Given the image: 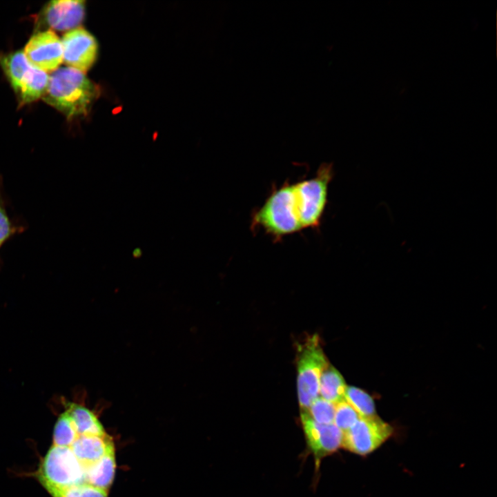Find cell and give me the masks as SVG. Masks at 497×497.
<instances>
[{"label":"cell","mask_w":497,"mask_h":497,"mask_svg":"<svg viewBox=\"0 0 497 497\" xmlns=\"http://www.w3.org/2000/svg\"><path fill=\"white\" fill-rule=\"evenodd\" d=\"M99 95V87L85 73L66 66L52 72L42 99L67 118L73 119L86 115Z\"/></svg>","instance_id":"cell-1"},{"label":"cell","mask_w":497,"mask_h":497,"mask_svg":"<svg viewBox=\"0 0 497 497\" xmlns=\"http://www.w3.org/2000/svg\"><path fill=\"white\" fill-rule=\"evenodd\" d=\"M251 226L260 228L275 239L302 230L293 184L275 188L264 203L252 215Z\"/></svg>","instance_id":"cell-2"},{"label":"cell","mask_w":497,"mask_h":497,"mask_svg":"<svg viewBox=\"0 0 497 497\" xmlns=\"http://www.w3.org/2000/svg\"><path fill=\"white\" fill-rule=\"evenodd\" d=\"M297 387L300 412H306L319 397L320 378L329 364L317 334L306 337L297 347Z\"/></svg>","instance_id":"cell-3"},{"label":"cell","mask_w":497,"mask_h":497,"mask_svg":"<svg viewBox=\"0 0 497 497\" xmlns=\"http://www.w3.org/2000/svg\"><path fill=\"white\" fill-rule=\"evenodd\" d=\"M333 176L332 164L324 163L319 166L315 176L293 184L302 229L320 225L327 204L329 184Z\"/></svg>","instance_id":"cell-4"},{"label":"cell","mask_w":497,"mask_h":497,"mask_svg":"<svg viewBox=\"0 0 497 497\" xmlns=\"http://www.w3.org/2000/svg\"><path fill=\"white\" fill-rule=\"evenodd\" d=\"M37 477L44 486L68 487L85 483V472L70 447L52 445L43 458Z\"/></svg>","instance_id":"cell-5"},{"label":"cell","mask_w":497,"mask_h":497,"mask_svg":"<svg viewBox=\"0 0 497 497\" xmlns=\"http://www.w3.org/2000/svg\"><path fill=\"white\" fill-rule=\"evenodd\" d=\"M393 427L378 416L360 417L347 431L343 432L342 447L360 456L374 451L392 435Z\"/></svg>","instance_id":"cell-6"},{"label":"cell","mask_w":497,"mask_h":497,"mask_svg":"<svg viewBox=\"0 0 497 497\" xmlns=\"http://www.w3.org/2000/svg\"><path fill=\"white\" fill-rule=\"evenodd\" d=\"M63 61L84 73L93 66L99 46L95 37L84 28L67 32L62 37Z\"/></svg>","instance_id":"cell-7"},{"label":"cell","mask_w":497,"mask_h":497,"mask_svg":"<svg viewBox=\"0 0 497 497\" xmlns=\"http://www.w3.org/2000/svg\"><path fill=\"white\" fill-rule=\"evenodd\" d=\"M23 53L28 62L44 72H54L63 61L61 41L52 30L33 35L26 45Z\"/></svg>","instance_id":"cell-8"},{"label":"cell","mask_w":497,"mask_h":497,"mask_svg":"<svg viewBox=\"0 0 497 497\" xmlns=\"http://www.w3.org/2000/svg\"><path fill=\"white\" fill-rule=\"evenodd\" d=\"M300 419L307 446L317 465L323 458L342 447L343 432L333 423H317L306 412H300Z\"/></svg>","instance_id":"cell-9"},{"label":"cell","mask_w":497,"mask_h":497,"mask_svg":"<svg viewBox=\"0 0 497 497\" xmlns=\"http://www.w3.org/2000/svg\"><path fill=\"white\" fill-rule=\"evenodd\" d=\"M85 17L84 1L55 0L48 2L38 16L39 26L58 31L71 30L79 26Z\"/></svg>","instance_id":"cell-10"},{"label":"cell","mask_w":497,"mask_h":497,"mask_svg":"<svg viewBox=\"0 0 497 497\" xmlns=\"http://www.w3.org/2000/svg\"><path fill=\"white\" fill-rule=\"evenodd\" d=\"M70 448L84 469L115 451L113 441L107 433L79 435Z\"/></svg>","instance_id":"cell-11"},{"label":"cell","mask_w":497,"mask_h":497,"mask_svg":"<svg viewBox=\"0 0 497 497\" xmlns=\"http://www.w3.org/2000/svg\"><path fill=\"white\" fill-rule=\"evenodd\" d=\"M63 399L64 410L66 411L79 435H103L106 433L95 413L84 404Z\"/></svg>","instance_id":"cell-12"},{"label":"cell","mask_w":497,"mask_h":497,"mask_svg":"<svg viewBox=\"0 0 497 497\" xmlns=\"http://www.w3.org/2000/svg\"><path fill=\"white\" fill-rule=\"evenodd\" d=\"M115 451L84 469L85 483L108 491L115 474Z\"/></svg>","instance_id":"cell-13"},{"label":"cell","mask_w":497,"mask_h":497,"mask_svg":"<svg viewBox=\"0 0 497 497\" xmlns=\"http://www.w3.org/2000/svg\"><path fill=\"white\" fill-rule=\"evenodd\" d=\"M48 82V74L32 66L24 77L17 94L20 104L23 105L42 98L46 92Z\"/></svg>","instance_id":"cell-14"},{"label":"cell","mask_w":497,"mask_h":497,"mask_svg":"<svg viewBox=\"0 0 497 497\" xmlns=\"http://www.w3.org/2000/svg\"><path fill=\"white\" fill-rule=\"evenodd\" d=\"M0 65L17 95L21 83L32 65L22 51H14L1 56Z\"/></svg>","instance_id":"cell-15"},{"label":"cell","mask_w":497,"mask_h":497,"mask_svg":"<svg viewBox=\"0 0 497 497\" xmlns=\"http://www.w3.org/2000/svg\"><path fill=\"white\" fill-rule=\"evenodd\" d=\"M347 387L340 373L329 364L323 370L320 378L319 394L321 398L336 404L344 399Z\"/></svg>","instance_id":"cell-16"},{"label":"cell","mask_w":497,"mask_h":497,"mask_svg":"<svg viewBox=\"0 0 497 497\" xmlns=\"http://www.w3.org/2000/svg\"><path fill=\"white\" fill-rule=\"evenodd\" d=\"M344 400L361 417L376 416V407L372 398L364 391L355 387H347Z\"/></svg>","instance_id":"cell-17"},{"label":"cell","mask_w":497,"mask_h":497,"mask_svg":"<svg viewBox=\"0 0 497 497\" xmlns=\"http://www.w3.org/2000/svg\"><path fill=\"white\" fill-rule=\"evenodd\" d=\"M52 497H108V492L104 489L84 483L68 487L44 486Z\"/></svg>","instance_id":"cell-18"},{"label":"cell","mask_w":497,"mask_h":497,"mask_svg":"<svg viewBox=\"0 0 497 497\" xmlns=\"http://www.w3.org/2000/svg\"><path fill=\"white\" fill-rule=\"evenodd\" d=\"M79 436L66 411L59 415L53 433V445L70 447Z\"/></svg>","instance_id":"cell-19"},{"label":"cell","mask_w":497,"mask_h":497,"mask_svg":"<svg viewBox=\"0 0 497 497\" xmlns=\"http://www.w3.org/2000/svg\"><path fill=\"white\" fill-rule=\"evenodd\" d=\"M335 409V404L318 397L313 402L306 413L317 423L329 425L333 423Z\"/></svg>","instance_id":"cell-20"},{"label":"cell","mask_w":497,"mask_h":497,"mask_svg":"<svg viewBox=\"0 0 497 497\" xmlns=\"http://www.w3.org/2000/svg\"><path fill=\"white\" fill-rule=\"evenodd\" d=\"M360 417L344 399L335 404L333 424L342 432L351 428Z\"/></svg>","instance_id":"cell-21"},{"label":"cell","mask_w":497,"mask_h":497,"mask_svg":"<svg viewBox=\"0 0 497 497\" xmlns=\"http://www.w3.org/2000/svg\"><path fill=\"white\" fill-rule=\"evenodd\" d=\"M14 232L15 227L7 212L0 184V248Z\"/></svg>","instance_id":"cell-22"}]
</instances>
